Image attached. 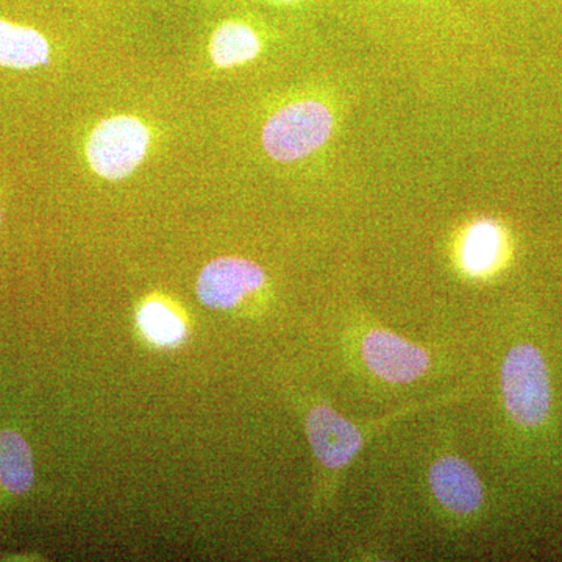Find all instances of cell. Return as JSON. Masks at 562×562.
<instances>
[{
    "label": "cell",
    "instance_id": "cell-1",
    "mask_svg": "<svg viewBox=\"0 0 562 562\" xmlns=\"http://www.w3.org/2000/svg\"><path fill=\"white\" fill-rule=\"evenodd\" d=\"M333 131L325 103L301 99L273 111L261 128V147L271 160L294 162L319 150Z\"/></svg>",
    "mask_w": 562,
    "mask_h": 562
},
{
    "label": "cell",
    "instance_id": "cell-2",
    "mask_svg": "<svg viewBox=\"0 0 562 562\" xmlns=\"http://www.w3.org/2000/svg\"><path fill=\"white\" fill-rule=\"evenodd\" d=\"M502 394L506 412L517 424L536 427L550 409V383L546 362L530 344H519L502 366Z\"/></svg>",
    "mask_w": 562,
    "mask_h": 562
},
{
    "label": "cell",
    "instance_id": "cell-3",
    "mask_svg": "<svg viewBox=\"0 0 562 562\" xmlns=\"http://www.w3.org/2000/svg\"><path fill=\"white\" fill-rule=\"evenodd\" d=\"M266 273L257 262L239 257H221L203 266L195 292L210 308L227 310L238 305L250 292L260 290Z\"/></svg>",
    "mask_w": 562,
    "mask_h": 562
},
{
    "label": "cell",
    "instance_id": "cell-4",
    "mask_svg": "<svg viewBox=\"0 0 562 562\" xmlns=\"http://www.w3.org/2000/svg\"><path fill=\"white\" fill-rule=\"evenodd\" d=\"M369 371L390 383H412L430 368V357L416 344L386 330H372L361 346Z\"/></svg>",
    "mask_w": 562,
    "mask_h": 562
},
{
    "label": "cell",
    "instance_id": "cell-5",
    "mask_svg": "<svg viewBox=\"0 0 562 562\" xmlns=\"http://www.w3.org/2000/svg\"><path fill=\"white\" fill-rule=\"evenodd\" d=\"M306 435L317 460L328 469H342L364 442V431L328 406H316L306 417Z\"/></svg>",
    "mask_w": 562,
    "mask_h": 562
},
{
    "label": "cell",
    "instance_id": "cell-6",
    "mask_svg": "<svg viewBox=\"0 0 562 562\" xmlns=\"http://www.w3.org/2000/svg\"><path fill=\"white\" fill-rule=\"evenodd\" d=\"M428 483L436 501L454 514H472L483 502L479 475L464 460L442 457L431 465Z\"/></svg>",
    "mask_w": 562,
    "mask_h": 562
},
{
    "label": "cell",
    "instance_id": "cell-7",
    "mask_svg": "<svg viewBox=\"0 0 562 562\" xmlns=\"http://www.w3.org/2000/svg\"><path fill=\"white\" fill-rule=\"evenodd\" d=\"M54 55L49 36L38 29L0 18V68L22 72L49 68Z\"/></svg>",
    "mask_w": 562,
    "mask_h": 562
},
{
    "label": "cell",
    "instance_id": "cell-8",
    "mask_svg": "<svg viewBox=\"0 0 562 562\" xmlns=\"http://www.w3.org/2000/svg\"><path fill=\"white\" fill-rule=\"evenodd\" d=\"M503 235L491 221H480L465 232L462 239L461 261L471 276H484L501 261Z\"/></svg>",
    "mask_w": 562,
    "mask_h": 562
},
{
    "label": "cell",
    "instance_id": "cell-9",
    "mask_svg": "<svg viewBox=\"0 0 562 562\" xmlns=\"http://www.w3.org/2000/svg\"><path fill=\"white\" fill-rule=\"evenodd\" d=\"M35 482L32 452L16 431H0V484L13 494H25Z\"/></svg>",
    "mask_w": 562,
    "mask_h": 562
},
{
    "label": "cell",
    "instance_id": "cell-10",
    "mask_svg": "<svg viewBox=\"0 0 562 562\" xmlns=\"http://www.w3.org/2000/svg\"><path fill=\"white\" fill-rule=\"evenodd\" d=\"M138 324L144 335L158 346H173L184 336L183 322L160 302L146 303L139 310Z\"/></svg>",
    "mask_w": 562,
    "mask_h": 562
},
{
    "label": "cell",
    "instance_id": "cell-11",
    "mask_svg": "<svg viewBox=\"0 0 562 562\" xmlns=\"http://www.w3.org/2000/svg\"><path fill=\"white\" fill-rule=\"evenodd\" d=\"M276 2H284V3H288V2H295V0H276Z\"/></svg>",
    "mask_w": 562,
    "mask_h": 562
},
{
    "label": "cell",
    "instance_id": "cell-12",
    "mask_svg": "<svg viewBox=\"0 0 562 562\" xmlns=\"http://www.w3.org/2000/svg\"><path fill=\"white\" fill-rule=\"evenodd\" d=\"M0 220H2V213H0Z\"/></svg>",
    "mask_w": 562,
    "mask_h": 562
}]
</instances>
